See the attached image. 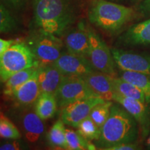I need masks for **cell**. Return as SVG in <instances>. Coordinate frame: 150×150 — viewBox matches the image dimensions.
<instances>
[{"label": "cell", "mask_w": 150, "mask_h": 150, "mask_svg": "<svg viewBox=\"0 0 150 150\" xmlns=\"http://www.w3.org/2000/svg\"><path fill=\"white\" fill-rule=\"evenodd\" d=\"M33 21L37 29L58 37L76 20L72 0H33Z\"/></svg>", "instance_id": "cell-1"}, {"label": "cell", "mask_w": 150, "mask_h": 150, "mask_svg": "<svg viewBox=\"0 0 150 150\" xmlns=\"http://www.w3.org/2000/svg\"><path fill=\"white\" fill-rule=\"evenodd\" d=\"M118 104L112 105L109 117L102 127V134L97 140L101 149L106 150L118 144L134 142L138 136V122Z\"/></svg>", "instance_id": "cell-2"}, {"label": "cell", "mask_w": 150, "mask_h": 150, "mask_svg": "<svg viewBox=\"0 0 150 150\" xmlns=\"http://www.w3.org/2000/svg\"><path fill=\"white\" fill-rule=\"evenodd\" d=\"M134 15V10L130 7L107 0H91L88 11L91 24L112 33L130 22Z\"/></svg>", "instance_id": "cell-3"}, {"label": "cell", "mask_w": 150, "mask_h": 150, "mask_svg": "<svg viewBox=\"0 0 150 150\" xmlns=\"http://www.w3.org/2000/svg\"><path fill=\"white\" fill-rule=\"evenodd\" d=\"M39 66L40 64L29 46L24 42H17L0 55L1 82L4 83L15 73Z\"/></svg>", "instance_id": "cell-4"}, {"label": "cell", "mask_w": 150, "mask_h": 150, "mask_svg": "<svg viewBox=\"0 0 150 150\" xmlns=\"http://www.w3.org/2000/svg\"><path fill=\"white\" fill-rule=\"evenodd\" d=\"M28 45L40 65L53 64L61 55L63 43L60 37L37 29L30 35Z\"/></svg>", "instance_id": "cell-5"}, {"label": "cell", "mask_w": 150, "mask_h": 150, "mask_svg": "<svg viewBox=\"0 0 150 150\" xmlns=\"http://www.w3.org/2000/svg\"><path fill=\"white\" fill-rule=\"evenodd\" d=\"M58 106L63 108L70 103L93 96H98L81 76L65 75L54 93Z\"/></svg>", "instance_id": "cell-6"}, {"label": "cell", "mask_w": 150, "mask_h": 150, "mask_svg": "<svg viewBox=\"0 0 150 150\" xmlns=\"http://www.w3.org/2000/svg\"><path fill=\"white\" fill-rule=\"evenodd\" d=\"M89 53L88 59L95 69L99 72L112 75L115 73V62L111 50L102 38L91 27H88Z\"/></svg>", "instance_id": "cell-7"}, {"label": "cell", "mask_w": 150, "mask_h": 150, "mask_svg": "<svg viewBox=\"0 0 150 150\" xmlns=\"http://www.w3.org/2000/svg\"><path fill=\"white\" fill-rule=\"evenodd\" d=\"M105 101L99 96H93L70 103L62 108L61 119L65 125L77 128L96 105Z\"/></svg>", "instance_id": "cell-8"}, {"label": "cell", "mask_w": 150, "mask_h": 150, "mask_svg": "<svg viewBox=\"0 0 150 150\" xmlns=\"http://www.w3.org/2000/svg\"><path fill=\"white\" fill-rule=\"evenodd\" d=\"M115 64L122 70L131 71L150 76V55L122 50L111 49Z\"/></svg>", "instance_id": "cell-9"}, {"label": "cell", "mask_w": 150, "mask_h": 150, "mask_svg": "<svg viewBox=\"0 0 150 150\" xmlns=\"http://www.w3.org/2000/svg\"><path fill=\"white\" fill-rule=\"evenodd\" d=\"M53 64L64 75L82 76L96 71L88 58L69 52L62 53Z\"/></svg>", "instance_id": "cell-10"}, {"label": "cell", "mask_w": 150, "mask_h": 150, "mask_svg": "<svg viewBox=\"0 0 150 150\" xmlns=\"http://www.w3.org/2000/svg\"><path fill=\"white\" fill-rule=\"evenodd\" d=\"M65 45L70 53L88 58V28L83 22H80L76 27L71 29L65 36Z\"/></svg>", "instance_id": "cell-11"}, {"label": "cell", "mask_w": 150, "mask_h": 150, "mask_svg": "<svg viewBox=\"0 0 150 150\" xmlns=\"http://www.w3.org/2000/svg\"><path fill=\"white\" fill-rule=\"evenodd\" d=\"M89 87L96 95L106 101H113L116 93L111 81V75L95 71L82 76Z\"/></svg>", "instance_id": "cell-12"}, {"label": "cell", "mask_w": 150, "mask_h": 150, "mask_svg": "<svg viewBox=\"0 0 150 150\" xmlns=\"http://www.w3.org/2000/svg\"><path fill=\"white\" fill-rule=\"evenodd\" d=\"M113 101L122 106L140 124L144 132H147L150 123L149 111L147 104L138 99L122 96L117 93L114 95Z\"/></svg>", "instance_id": "cell-13"}, {"label": "cell", "mask_w": 150, "mask_h": 150, "mask_svg": "<svg viewBox=\"0 0 150 150\" xmlns=\"http://www.w3.org/2000/svg\"><path fill=\"white\" fill-rule=\"evenodd\" d=\"M64 76L54 64L39 66L37 78L41 93H55Z\"/></svg>", "instance_id": "cell-14"}, {"label": "cell", "mask_w": 150, "mask_h": 150, "mask_svg": "<svg viewBox=\"0 0 150 150\" xmlns=\"http://www.w3.org/2000/svg\"><path fill=\"white\" fill-rule=\"evenodd\" d=\"M120 42L127 45H150V18L129 27Z\"/></svg>", "instance_id": "cell-15"}, {"label": "cell", "mask_w": 150, "mask_h": 150, "mask_svg": "<svg viewBox=\"0 0 150 150\" xmlns=\"http://www.w3.org/2000/svg\"><path fill=\"white\" fill-rule=\"evenodd\" d=\"M40 94L41 91L38 81L36 71L27 82L15 91L10 97H12L18 104L28 106L35 102Z\"/></svg>", "instance_id": "cell-16"}, {"label": "cell", "mask_w": 150, "mask_h": 150, "mask_svg": "<svg viewBox=\"0 0 150 150\" xmlns=\"http://www.w3.org/2000/svg\"><path fill=\"white\" fill-rule=\"evenodd\" d=\"M21 127L26 140L31 143L36 142L45 130L42 120L33 111L24 112L21 117Z\"/></svg>", "instance_id": "cell-17"}, {"label": "cell", "mask_w": 150, "mask_h": 150, "mask_svg": "<svg viewBox=\"0 0 150 150\" xmlns=\"http://www.w3.org/2000/svg\"><path fill=\"white\" fill-rule=\"evenodd\" d=\"M57 107V101L54 94L41 93L35 101V112L42 120H45L54 117Z\"/></svg>", "instance_id": "cell-18"}, {"label": "cell", "mask_w": 150, "mask_h": 150, "mask_svg": "<svg viewBox=\"0 0 150 150\" xmlns=\"http://www.w3.org/2000/svg\"><path fill=\"white\" fill-rule=\"evenodd\" d=\"M111 81L116 93L128 98L141 101L146 104L145 94L141 89L122 78H116L111 76Z\"/></svg>", "instance_id": "cell-19"}, {"label": "cell", "mask_w": 150, "mask_h": 150, "mask_svg": "<svg viewBox=\"0 0 150 150\" xmlns=\"http://www.w3.org/2000/svg\"><path fill=\"white\" fill-rule=\"evenodd\" d=\"M38 67H33L18 72L11 76L4 82V93L7 96H11L22 84L27 82L36 72Z\"/></svg>", "instance_id": "cell-20"}, {"label": "cell", "mask_w": 150, "mask_h": 150, "mask_svg": "<svg viewBox=\"0 0 150 150\" xmlns=\"http://www.w3.org/2000/svg\"><path fill=\"white\" fill-rule=\"evenodd\" d=\"M120 77L136 86L145 94L146 104L150 106V76L142 73L122 70Z\"/></svg>", "instance_id": "cell-21"}, {"label": "cell", "mask_w": 150, "mask_h": 150, "mask_svg": "<svg viewBox=\"0 0 150 150\" xmlns=\"http://www.w3.org/2000/svg\"><path fill=\"white\" fill-rule=\"evenodd\" d=\"M65 124L62 120H59L54 124L47 134L48 143L52 147L67 149Z\"/></svg>", "instance_id": "cell-22"}, {"label": "cell", "mask_w": 150, "mask_h": 150, "mask_svg": "<svg viewBox=\"0 0 150 150\" xmlns=\"http://www.w3.org/2000/svg\"><path fill=\"white\" fill-rule=\"evenodd\" d=\"M77 128L79 134L89 141H97L102 134V128L97 126L90 115L79 124Z\"/></svg>", "instance_id": "cell-23"}, {"label": "cell", "mask_w": 150, "mask_h": 150, "mask_svg": "<svg viewBox=\"0 0 150 150\" xmlns=\"http://www.w3.org/2000/svg\"><path fill=\"white\" fill-rule=\"evenodd\" d=\"M18 27V23L11 10L0 4V32L8 33L14 32Z\"/></svg>", "instance_id": "cell-24"}, {"label": "cell", "mask_w": 150, "mask_h": 150, "mask_svg": "<svg viewBox=\"0 0 150 150\" xmlns=\"http://www.w3.org/2000/svg\"><path fill=\"white\" fill-rule=\"evenodd\" d=\"M112 104V101H105L104 102L96 105L92 109L90 116L100 128H102L109 117L110 108Z\"/></svg>", "instance_id": "cell-25"}, {"label": "cell", "mask_w": 150, "mask_h": 150, "mask_svg": "<svg viewBox=\"0 0 150 150\" xmlns=\"http://www.w3.org/2000/svg\"><path fill=\"white\" fill-rule=\"evenodd\" d=\"M66 139L67 149L84 150L88 149V146L91 141L86 140L78 131L66 129Z\"/></svg>", "instance_id": "cell-26"}, {"label": "cell", "mask_w": 150, "mask_h": 150, "mask_svg": "<svg viewBox=\"0 0 150 150\" xmlns=\"http://www.w3.org/2000/svg\"><path fill=\"white\" fill-rule=\"evenodd\" d=\"M0 136L5 139H19L21 138L19 129L8 117L2 113L0 117Z\"/></svg>", "instance_id": "cell-27"}, {"label": "cell", "mask_w": 150, "mask_h": 150, "mask_svg": "<svg viewBox=\"0 0 150 150\" xmlns=\"http://www.w3.org/2000/svg\"><path fill=\"white\" fill-rule=\"evenodd\" d=\"M28 146L24 141L19 139H8L2 142L0 146L1 150H21L28 149Z\"/></svg>", "instance_id": "cell-28"}, {"label": "cell", "mask_w": 150, "mask_h": 150, "mask_svg": "<svg viewBox=\"0 0 150 150\" xmlns=\"http://www.w3.org/2000/svg\"><path fill=\"white\" fill-rule=\"evenodd\" d=\"M1 3L13 11H20L25 7L27 0H1Z\"/></svg>", "instance_id": "cell-29"}, {"label": "cell", "mask_w": 150, "mask_h": 150, "mask_svg": "<svg viewBox=\"0 0 150 150\" xmlns=\"http://www.w3.org/2000/svg\"><path fill=\"white\" fill-rule=\"evenodd\" d=\"M138 145L134 142L128 143H121L110 147L106 150H135L138 149Z\"/></svg>", "instance_id": "cell-30"}, {"label": "cell", "mask_w": 150, "mask_h": 150, "mask_svg": "<svg viewBox=\"0 0 150 150\" xmlns=\"http://www.w3.org/2000/svg\"><path fill=\"white\" fill-rule=\"evenodd\" d=\"M18 42L17 40L10 39V40H5V39H0V55L5 52L9 47H11L13 45Z\"/></svg>", "instance_id": "cell-31"}, {"label": "cell", "mask_w": 150, "mask_h": 150, "mask_svg": "<svg viewBox=\"0 0 150 150\" xmlns=\"http://www.w3.org/2000/svg\"><path fill=\"white\" fill-rule=\"evenodd\" d=\"M138 10L143 16H150V0H143L138 6Z\"/></svg>", "instance_id": "cell-32"}, {"label": "cell", "mask_w": 150, "mask_h": 150, "mask_svg": "<svg viewBox=\"0 0 150 150\" xmlns=\"http://www.w3.org/2000/svg\"><path fill=\"white\" fill-rule=\"evenodd\" d=\"M147 145L148 148H149V149H150V135H149V138H148V139H147Z\"/></svg>", "instance_id": "cell-33"}, {"label": "cell", "mask_w": 150, "mask_h": 150, "mask_svg": "<svg viewBox=\"0 0 150 150\" xmlns=\"http://www.w3.org/2000/svg\"><path fill=\"white\" fill-rule=\"evenodd\" d=\"M134 1H139V0H134Z\"/></svg>", "instance_id": "cell-34"}]
</instances>
